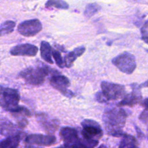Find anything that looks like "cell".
Instances as JSON below:
<instances>
[{"label": "cell", "instance_id": "6da1fadb", "mask_svg": "<svg viewBox=\"0 0 148 148\" xmlns=\"http://www.w3.org/2000/svg\"><path fill=\"white\" fill-rule=\"evenodd\" d=\"M127 114L122 108H111L106 111L103 116L105 129L108 134L114 137H124L123 132Z\"/></svg>", "mask_w": 148, "mask_h": 148}, {"label": "cell", "instance_id": "7a4b0ae2", "mask_svg": "<svg viewBox=\"0 0 148 148\" xmlns=\"http://www.w3.org/2000/svg\"><path fill=\"white\" fill-rule=\"evenodd\" d=\"M50 72V67L45 65H40L37 67L30 66L23 69L20 72L19 76L29 85H40L44 82L46 77Z\"/></svg>", "mask_w": 148, "mask_h": 148}, {"label": "cell", "instance_id": "3957f363", "mask_svg": "<svg viewBox=\"0 0 148 148\" xmlns=\"http://www.w3.org/2000/svg\"><path fill=\"white\" fill-rule=\"evenodd\" d=\"M20 95L17 90L1 87L0 103L1 108L10 112L18 108Z\"/></svg>", "mask_w": 148, "mask_h": 148}, {"label": "cell", "instance_id": "277c9868", "mask_svg": "<svg viewBox=\"0 0 148 148\" xmlns=\"http://www.w3.org/2000/svg\"><path fill=\"white\" fill-rule=\"evenodd\" d=\"M112 63L121 72L127 75L132 74L137 67L135 56L127 51L114 57L112 59Z\"/></svg>", "mask_w": 148, "mask_h": 148}, {"label": "cell", "instance_id": "5b68a950", "mask_svg": "<svg viewBox=\"0 0 148 148\" xmlns=\"http://www.w3.org/2000/svg\"><path fill=\"white\" fill-rule=\"evenodd\" d=\"M82 137L91 141H98L103 135V131L98 122L94 120L85 119L82 122Z\"/></svg>", "mask_w": 148, "mask_h": 148}, {"label": "cell", "instance_id": "8992f818", "mask_svg": "<svg viewBox=\"0 0 148 148\" xmlns=\"http://www.w3.org/2000/svg\"><path fill=\"white\" fill-rule=\"evenodd\" d=\"M101 86L102 90L101 92L103 94L107 102L109 101H117L123 98L126 95L124 85L103 81L101 82Z\"/></svg>", "mask_w": 148, "mask_h": 148}, {"label": "cell", "instance_id": "52a82bcc", "mask_svg": "<svg viewBox=\"0 0 148 148\" xmlns=\"http://www.w3.org/2000/svg\"><path fill=\"white\" fill-rule=\"evenodd\" d=\"M50 84L53 88L59 90L65 96L68 98H72V96H74L73 92L68 89V87L70 85V82L66 77L59 75V73L52 75Z\"/></svg>", "mask_w": 148, "mask_h": 148}, {"label": "cell", "instance_id": "ba28073f", "mask_svg": "<svg viewBox=\"0 0 148 148\" xmlns=\"http://www.w3.org/2000/svg\"><path fill=\"white\" fill-rule=\"evenodd\" d=\"M42 30V24L37 19L26 20L20 23L17 27L20 34L26 37L33 36Z\"/></svg>", "mask_w": 148, "mask_h": 148}, {"label": "cell", "instance_id": "9c48e42d", "mask_svg": "<svg viewBox=\"0 0 148 148\" xmlns=\"http://www.w3.org/2000/svg\"><path fill=\"white\" fill-rule=\"evenodd\" d=\"M25 143L28 145H36L40 146H51L56 143V137L53 135L33 134L25 137Z\"/></svg>", "mask_w": 148, "mask_h": 148}, {"label": "cell", "instance_id": "30bf717a", "mask_svg": "<svg viewBox=\"0 0 148 148\" xmlns=\"http://www.w3.org/2000/svg\"><path fill=\"white\" fill-rule=\"evenodd\" d=\"M132 91L130 93L126 94L125 96L122 98L119 103L120 106H133L136 104L139 103L142 101V93L140 90L141 87L137 85V84L132 85Z\"/></svg>", "mask_w": 148, "mask_h": 148}, {"label": "cell", "instance_id": "8fae6325", "mask_svg": "<svg viewBox=\"0 0 148 148\" xmlns=\"http://www.w3.org/2000/svg\"><path fill=\"white\" fill-rule=\"evenodd\" d=\"M38 47L35 45L28 44H19L12 48L10 50V54L12 56H34L38 53Z\"/></svg>", "mask_w": 148, "mask_h": 148}, {"label": "cell", "instance_id": "7c38bea8", "mask_svg": "<svg viewBox=\"0 0 148 148\" xmlns=\"http://www.w3.org/2000/svg\"><path fill=\"white\" fill-rule=\"evenodd\" d=\"M37 119L42 128L49 133H53L59 128L57 120L53 119L46 114H38Z\"/></svg>", "mask_w": 148, "mask_h": 148}, {"label": "cell", "instance_id": "4fadbf2b", "mask_svg": "<svg viewBox=\"0 0 148 148\" xmlns=\"http://www.w3.org/2000/svg\"><path fill=\"white\" fill-rule=\"evenodd\" d=\"M59 135L64 143V146L72 144L79 138L77 131L75 129L69 127H62L59 132Z\"/></svg>", "mask_w": 148, "mask_h": 148}, {"label": "cell", "instance_id": "5bb4252c", "mask_svg": "<svg viewBox=\"0 0 148 148\" xmlns=\"http://www.w3.org/2000/svg\"><path fill=\"white\" fill-rule=\"evenodd\" d=\"M85 51V47L84 46H79V47L76 48V49H74L72 51L69 52L68 53H66V56L64 58V60L65 66L66 67L69 68L72 66V64H74L75 61L77 59L79 56H82Z\"/></svg>", "mask_w": 148, "mask_h": 148}, {"label": "cell", "instance_id": "9a60e30c", "mask_svg": "<svg viewBox=\"0 0 148 148\" xmlns=\"http://www.w3.org/2000/svg\"><path fill=\"white\" fill-rule=\"evenodd\" d=\"M1 135L7 136V137L19 134L18 127L14 126L8 120L1 119Z\"/></svg>", "mask_w": 148, "mask_h": 148}, {"label": "cell", "instance_id": "2e32d148", "mask_svg": "<svg viewBox=\"0 0 148 148\" xmlns=\"http://www.w3.org/2000/svg\"><path fill=\"white\" fill-rule=\"evenodd\" d=\"M40 55L45 62L49 64H53L52 56H53V49L47 41L43 40L40 43Z\"/></svg>", "mask_w": 148, "mask_h": 148}, {"label": "cell", "instance_id": "e0dca14e", "mask_svg": "<svg viewBox=\"0 0 148 148\" xmlns=\"http://www.w3.org/2000/svg\"><path fill=\"white\" fill-rule=\"evenodd\" d=\"M98 144V141H91L82 138H78L72 144L65 146L66 148H94Z\"/></svg>", "mask_w": 148, "mask_h": 148}, {"label": "cell", "instance_id": "ac0fdd59", "mask_svg": "<svg viewBox=\"0 0 148 148\" xmlns=\"http://www.w3.org/2000/svg\"><path fill=\"white\" fill-rule=\"evenodd\" d=\"M20 141V134L11 136L1 140L0 148H17Z\"/></svg>", "mask_w": 148, "mask_h": 148}, {"label": "cell", "instance_id": "d6986e66", "mask_svg": "<svg viewBox=\"0 0 148 148\" xmlns=\"http://www.w3.org/2000/svg\"><path fill=\"white\" fill-rule=\"evenodd\" d=\"M119 148H138L137 142L133 136L126 134L121 140Z\"/></svg>", "mask_w": 148, "mask_h": 148}, {"label": "cell", "instance_id": "ffe728a7", "mask_svg": "<svg viewBox=\"0 0 148 148\" xmlns=\"http://www.w3.org/2000/svg\"><path fill=\"white\" fill-rule=\"evenodd\" d=\"M15 23L14 21H5L1 23L0 30H1V36L10 34L12 32L14 31V27H15Z\"/></svg>", "mask_w": 148, "mask_h": 148}, {"label": "cell", "instance_id": "44dd1931", "mask_svg": "<svg viewBox=\"0 0 148 148\" xmlns=\"http://www.w3.org/2000/svg\"><path fill=\"white\" fill-rule=\"evenodd\" d=\"M46 7H56L62 10H66L69 8L67 3L64 0H48L46 3Z\"/></svg>", "mask_w": 148, "mask_h": 148}, {"label": "cell", "instance_id": "7402d4cb", "mask_svg": "<svg viewBox=\"0 0 148 148\" xmlns=\"http://www.w3.org/2000/svg\"><path fill=\"white\" fill-rule=\"evenodd\" d=\"M101 9V7L98 5L96 3H93V4H89L87 5L86 8H85V12H84V14L86 17L90 18L94 14H96Z\"/></svg>", "mask_w": 148, "mask_h": 148}, {"label": "cell", "instance_id": "603a6c76", "mask_svg": "<svg viewBox=\"0 0 148 148\" xmlns=\"http://www.w3.org/2000/svg\"><path fill=\"white\" fill-rule=\"evenodd\" d=\"M53 58L54 59L55 62H56V64L58 65V66H59L60 68H64L66 66H65L64 60L63 58H62L60 52H59L58 50L53 51Z\"/></svg>", "mask_w": 148, "mask_h": 148}, {"label": "cell", "instance_id": "cb8c5ba5", "mask_svg": "<svg viewBox=\"0 0 148 148\" xmlns=\"http://www.w3.org/2000/svg\"><path fill=\"white\" fill-rule=\"evenodd\" d=\"M141 34L142 39L143 40V41H145L148 44V20L145 23V24L142 27Z\"/></svg>", "mask_w": 148, "mask_h": 148}, {"label": "cell", "instance_id": "d4e9b609", "mask_svg": "<svg viewBox=\"0 0 148 148\" xmlns=\"http://www.w3.org/2000/svg\"><path fill=\"white\" fill-rule=\"evenodd\" d=\"M140 119L146 125L148 129V109H145L140 116Z\"/></svg>", "mask_w": 148, "mask_h": 148}, {"label": "cell", "instance_id": "484cf974", "mask_svg": "<svg viewBox=\"0 0 148 148\" xmlns=\"http://www.w3.org/2000/svg\"><path fill=\"white\" fill-rule=\"evenodd\" d=\"M95 99L99 103H106L107 101L106 99L104 97L103 94L102 93V92H97L96 95H95Z\"/></svg>", "mask_w": 148, "mask_h": 148}, {"label": "cell", "instance_id": "4316f807", "mask_svg": "<svg viewBox=\"0 0 148 148\" xmlns=\"http://www.w3.org/2000/svg\"><path fill=\"white\" fill-rule=\"evenodd\" d=\"M141 105L143 106L144 108H145L146 109H148V98H146V99L143 100L141 102Z\"/></svg>", "mask_w": 148, "mask_h": 148}, {"label": "cell", "instance_id": "83f0119b", "mask_svg": "<svg viewBox=\"0 0 148 148\" xmlns=\"http://www.w3.org/2000/svg\"><path fill=\"white\" fill-rule=\"evenodd\" d=\"M143 87H147V88H148V80L146 81L145 83L143 84Z\"/></svg>", "mask_w": 148, "mask_h": 148}, {"label": "cell", "instance_id": "f1b7e54d", "mask_svg": "<svg viewBox=\"0 0 148 148\" xmlns=\"http://www.w3.org/2000/svg\"><path fill=\"white\" fill-rule=\"evenodd\" d=\"M25 148H38V147H33V146H30V145H27V146H26L25 147Z\"/></svg>", "mask_w": 148, "mask_h": 148}, {"label": "cell", "instance_id": "f546056e", "mask_svg": "<svg viewBox=\"0 0 148 148\" xmlns=\"http://www.w3.org/2000/svg\"><path fill=\"white\" fill-rule=\"evenodd\" d=\"M98 148H107V147H106V146L104 145H101V146H100V147H98Z\"/></svg>", "mask_w": 148, "mask_h": 148}, {"label": "cell", "instance_id": "4dcf8cb0", "mask_svg": "<svg viewBox=\"0 0 148 148\" xmlns=\"http://www.w3.org/2000/svg\"><path fill=\"white\" fill-rule=\"evenodd\" d=\"M145 51H147V52L148 53V49H145Z\"/></svg>", "mask_w": 148, "mask_h": 148}, {"label": "cell", "instance_id": "1f68e13d", "mask_svg": "<svg viewBox=\"0 0 148 148\" xmlns=\"http://www.w3.org/2000/svg\"><path fill=\"white\" fill-rule=\"evenodd\" d=\"M60 148H62V147H60Z\"/></svg>", "mask_w": 148, "mask_h": 148}]
</instances>
